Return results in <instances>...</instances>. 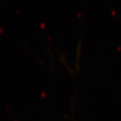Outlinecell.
I'll use <instances>...</instances> for the list:
<instances>
[]
</instances>
